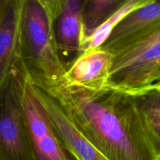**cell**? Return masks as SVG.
Returning <instances> with one entry per match:
<instances>
[{
  "label": "cell",
  "mask_w": 160,
  "mask_h": 160,
  "mask_svg": "<svg viewBox=\"0 0 160 160\" xmlns=\"http://www.w3.org/2000/svg\"><path fill=\"white\" fill-rule=\"evenodd\" d=\"M45 10L49 19L54 25V21L59 12L63 0H36Z\"/></svg>",
  "instance_id": "obj_15"
},
{
  "label": "cell",
  "mask_w": 160,
  "mask_h": 160,
  "mask_svg": "<svg viewBox=\"0 0 160 160\" xmlns=\"http://www.w3.org/2000/svg\"><path fill=\"white\" fill-rule=\"evenodd\" d=\"M84 8L85 0H63L54 21L57 47L66 58L83 51L87 38Z\"/></svg>",
  "instance_id": "obj_9"
},
{
  "label": "cell",
  "mask_w": 160,
  "mask_h": 160,
  "mask_svg": "<svg viewBox=\"0 0 160 160\" xmlns=\"http://www.w3.org/2000/svg\"><path fill=\"white\" fill-rule=\"evenodd\" d=\"M24 0H9L0 22V87L24 68L21 57V18Z\"/></svg>",
  "instance_id": "obj_8"
},
{
  "label": "cell",
  "mask_w": 160,
  "mask_h": 160,
  "mask_svg": "<svg viewBox=\"0 0 160 160\" xmlns=\"http://www.w3.org/2000/svg\"><path fill=\"white\" fill-rule=\"evenodd\" d=\"M26 70L0 87V160H35L21 93Z\"/></svg>",
  "instance_id": "obj_3"
},
{
  "label": "cell",
  "mask_w": 160,
  "mask_h": 160,
  "mask_svg": "<svg viewBox=\"0 0 160 160\" xmlns=\"http://www.w3.org/2000/svg\"><path fill=\"white\" fill-rule=\"evenodd\" d=\"M21 57L32 82H55L66 72L55 39L54 27L36 0H24L21 18Z\"/></svg>",
  "instance_id": "obj_2"
},
{
  "label": "cell",
  "mask_w": 160,
  "mask_h": 160,
  "mask_svg": "<svg viewBox=\"0 0 160 160\" xmlns=\"http://www.w3.org/2000/svg\"><path fill=\"white\" fill-rule=\"evenodd\" d=\"M105 89L132 96L160 90V42L127 65L112 71Z\"/></svg>",
  "instance_id": "obj_5"
},
{
  "label": "cell",
  "mask_w": 160,
  "mask_h": 160,
  "mask_svg": "<svg viewBox=\"0 0 160 160\" xmlns=\"http://www.w3.org/2000/svg\"><path fill=\"white\" fill-rule=\"evenodd\" d=\"M154 0H127L114 13H112L104 22L100 24L90 35L87 36L84 44V50L101 47L115 27L126 17L134 10L150 3Z\"/></svg>",
  "instance_id": "obj_11"
},
{
  "label": "cell",
  "mask_w": 160,
  "mask_h": 160,
  "mask_svg": "<svg viewBox=\"0 0 160 160\" xmlns=\"http://www.w3.org/2000/svg\"><path fill=\"white\" fill-rule=\"evenodd\" d=\"M33 87L58 137L77 159L108 160L77 130L53 97L42 88L35 85Z\"/></svg>",
  "instance_id": "obj_7"
},
{
  "label": "cell",
  "mask_w": 160,
  "mask_h": 160,
  "mask_svg": "<svg viewBox=\"0 0 160 160\" xmlns=\"http://www.w3.org/2000/svg\"><path fill=\"white\" fill-rule=\"evenodd\" d=\"M159 27L160 0H154L126 17L101 47L112 53L119 46Z\"/></svg>",
  "instance_id": "obj_10"
},
{
  "label": "cell",
  "mask_w": 160,
  "mask_h": 160,
  "mask_svg": "<svg viewBox=\"0 0 160 160\" xmlns=\"http://www.w3.org/2000/svg\"><path fill=\"white\" fill-rule=\"evenodd\" d=\"M60 104L77 130L108 160H160L135 96L90 91L58 82H35Z\"/></svg>",
  "instance_id": "obj_1"
},
{
  "label": "cell",
  "mask_w": 160,
  "mask_h": 160,
  "mask_svg": "<svg viewBox=\"0 0 160 160\" xmlns=\"http://www.w3.org/2000/svg\"><path fill=\"white\" fill-rule=\"evenodd\" d=\"M159 42L160 27L119 46L112 52L114 55V65L112 72L127 65L149 47Z\"/></svg>",
  "instance_id": "obj_13"
},
{
  "label": "cell",
  "mask_w": 160,
  "mask_h": 160,
  "mask_svg": "<svg viewBox=\"0 0 160 160\" xmlns=\"http://www.w3.org/2000/svg\"><path fill=\"white\" fill-rule=\"evenodd\" d=\"M35 160H78L62 144L25 74L21 93Z\"/></svg>",
  "instance_id": "obj_4"
},
{
  "label": "cell",
  "mask_w": 160,
  "mask_h": 160,
  "mask_svg": "<svg viewBox=\"0 0 160 160\" xmlns=\"http://www.w3.org/2000/svg\"><path fill=\"white\" fill-rule=\"evenodd\" d=\"M114 65V55L98 47L82 51L66 68L63 80L67 85L98 92L107 87Z\"/></svg>",
  "instance_id": "obj_6"
},
{
  "label": "cell",
  "mask_w": 160,
  "mask_h": 160,
  "mask_svg": "<svg viewBox=\"0 0 160 160\" xmlns=\"http://www.w3.org/2000/svg\"><path fill=\"white\" fill-rule=\"evenodd\" d=\"M8 1L9 0H0V22H1V20H2L4 10H5Z\"/></svg>",
  "instance_id": "obj_16"
},
{
  "label": "cell",
  "mask_w": 160,
  "mask_h": 160,
  "mask_svg": "<svg viewBox=\"0 0 160 160\" xmlns=\"http://www.w3.org/2000/svg\"><path fill=\"white\" fill-rule=\"evenodd\" d=\"M136 98L144 125L160 157V92L154 90Z\"/></svg>",
  "instance_id": "obj_12"
},
{
  "label": "cell",
  "mask_w": 160,
  "mask_h": 160,
  "mask_svg": "<svg viewBox=\"0 0 160 160\" xmlns=\"http://www.w3.org/2000/svg\"><path fill=\"white\" fill-rule=\"evenodd\" d=\"M158 91H159V92H160V90H158Z\"/></svg>",
  "instance_id": "obj_17"
},
{
  "label": "cell",
  "mask_w": 160,
  "mask_h": 160,
  "mask_svg": "<svg viewBox=\"0 0 160 160\" xmlns=\"http://www.w3.org/2000/svg\"><path fill=\"white\" fill-rule=\"evenodd\" d=\"M127 0H85L84 24L87 36L90 35L112 13Z\"/></svg>",
  "instance_id": "obj_14"
}]
</instances>
